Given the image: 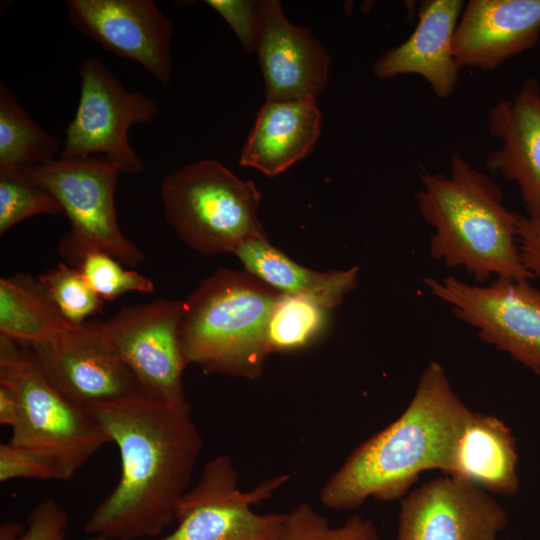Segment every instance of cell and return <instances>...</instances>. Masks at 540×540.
I'll use <instances>...</instances> for the list:
<instances>
[{
  "mask_svg": "<svg viewBox=\"0 0 540 540\" xmlns=\"http://www.w3.org/2000/svg\"><path fill=\"white\" fill-rule=\"evenodd\" d=\"M90 411L116 444L121 472L84 531L108 540L158 538L175 521L202 449L188 401L141 396Z\"/></svg>",
  "mask_w": 540,
  "mask_h": 540,
  "instance_id": "1",
  "label": "cell"
},
{
  "mask_svg": "<svg viewBox=\"0 0 540 540\" xmlns=\"http://www.w3.org/2000/svg\"><path fill=\"white\" fill-rule=\"evenodd\" d=\"M471 413L444 367L429 362L400 417L356 447L329 477L320 491L322 504L341 511L356 509L368 498L394 501L422 472L438 469L449 475Z\"/></svg>",
  "mask_w": 540,
  "mask_h": 540,
  "instance_id": "2",
  "label": "cell"
},
{
  "mask_svg": "<svg viewBox=\"0 0 540 540\" xmlns=\"http://www.w3.org/2000/svg\"><path fill=\"white\" fill-rule=\"evenodd\" d=\"M415 199L434 232L430 256L446 267L465 269L478 282L490 277L529 281L519 251L516 212L504 205L499 185L458 153L450 173L422 168Z\"/></svg>",
  "mask_w": 540,
  "mask_h": 540,
  "instance_id": "3",
  "label": "cell"
},
{
  "mask_svg": "<svg viewBox=\"0 0 540 540\" xmlns=\"http://www.w3.org/2000/svg\"><path fill=\"white\" fill-rule=\"evenodd\" d=\"M280 294L248 272L215 271L184 301L179 341L187 364L258 378L271 353L267 325Z\"/></svg>",
  "mask_w": 540,
  "mask_h": 540,
  "instance_id": "4",
  "label": "cell"
},
{
  "mask_svg": "<svg viewBox=\"0 0 540 540\" xmlns=\"http://www.w3.org/2000/svg\"><path fill=\"white\" fill-rule=\"evenodd\" d=\"M0 381L20 401V416L8 442L30 450L67 481L108 442L93 413L60 393L25 344L0 335Z\"/></svg>",
  "mask_w": 540,
  "mask_h": 540,
  "instance_id": "5",
  "label": "cell"
},
{
  "mask_svg": "<svg viewBox=\"0 0 540 540\" xmlns=\"http://www.w3.org/2000/svg\"><path fill=\"white\" fill-rule=\"evenodd\" d=\"M160 197L166 221L201 254L235 253L244 242L265 238L255 183L216 160H199L165 175Z\"/></svg>",
  "mask_w": 540,
  "mask_h": 540,
  "instance_id": "6",
  "label": "cell"
},
{
  "mask_svg": "<svg viewBox=\"0 0 540 540\" xmlns=\"http://www.w3.org/2000/svg\"><path fill=\"white\" fill-rule=\"evenodd\" d=\"M25 171L58 200L70 221L59 243L60 254L75 267L87 253H106L128 267H136L143 253L121 232L115 192L120 167L105 156L59 158Z\"/></svg>",
  "mask_w": 540,
  "mask_h": 540,
  "instance_id": "7",
  "label": "cell"
},
{
  "mask_svg": "<svg viewBox=\"0 0 540 540\" xmlns=\"http://www.w3.org/2000/svg\"><path fill=\"white\" fill-rule=\"evenodd\" d=\"M289 478L282 474L243 491L231 458L218 455L205 464L179 502L176 528L154 540H282L286 514H259L252 507Z\"/></svg>",
  "mask_w": 540,
  "mask_h": 540,
  "instance_id": "8",
  "label": "cell"
},
{
  "mask_svg": "<svg viewBox=\"0 0 540 540\" xmlns=\"http://www.w3.org/2000/svg\"><path fill=\"white\" fill-rule=\"evenodd\" d=\"M80 98L68 124L60 158L105 156L130 175L141 174L144 163L128 141L134 124L150 122L157 113L155 98L127 90L117 77L92 57L79 69Z\"/></svg>",
  "mask_w": 540,
  "mask_h": 540,
  "instance_id": "9",
  "label": "cell"
},
{
  "mask_svg": "<svg viewBox=\"0 0 540 540\" xmlns=\"http://www.w3.org/2000/svg\"><path fill=\"white\" fill-rule=\"evenodd\" d=\"M479 339L540 374V289L529 281L497 278L471 285L453 276L423 279Z\"/></svg>",
  "mask_w": 540,
  "mask_h": 540,
  "instance_id": "10",
  "label": "cell"
},
{
  "mask_svg": "<svg viewBox=\"0 0 540 540\" xmlns=\"http://www.w3.org/2000/svg\"><path fill=\"white\" fill-rule=\"evenodd\" d=\"M184 301L157 298L122 307L98 327L131 370L145 395L166 403L186 402L188 366L179 341Z\"/></svg>",
  "mask_w": 540,
  "mask_h": 540,
  "instance_id": "11",
  "label": "cell"
},
{
  "mask_svg": "<svg viewBox=\"0 0 540 540\" xmlns=\"http://www.w3.org/2000/svg\"><path fill=\"white\" fill-rule=\"evenodd\" d=\"M25 345L50 383L85 409L146 396L97 321L70 327L49 341Z\"/></svg>",
  "mask_w": 540,
  "mask_h": 540,
  "instance_id": "12",
  "label": "cell"
},
{
  "mask_svg": "<svg viewBox=\"0 0 540 540\" xmlns=\"http://www.w3.org/2000/svg\"><path fill=\"white\" fill-rule=\"evenodd\" d=\"M508 515L487 491L444 475L401 499L396 540H497Z\"/></svg>",
  "mask_w": 540,
  "mask_h": 540,
  "instance_id": "13",
  "label": "cell"
},
{
  "mask_svg": "<svg viewBox=\"0 0 540 540\" xmlns=\"http://www.w3.org/2000/svg\"><path fill=\"white\" fill-rule=\"evenodd\" d=\"M65 5L80 33L138 62L162 85L170 83L173 23L153 0H67Z\"/></svg>",
  "mask_w": 540,
  "mask_h": 540,
  "instance_id": "14",
  "label": "cell"
},
{
  "mask_svg": "<svg viewBox=\"0 0 540 540\" xmlns=\"http://www.w3.org/2000/svg\"><path fill=\"white\" fill-rule=\"evenodd\" d=\"M256 53L266 100L316 98L328 82L330 57L310 30L292 24L278 0H261Z\"/></svg>",
  "mask_w": 540,
  "mask_h": 540,
  "instance_id": "15",
  "label": "cell"
},
{
  "mask_svg": "<svg viewBox=\"0 0 540 540\" xmlns=\"http://www.w3.org/2000/svg\"><path fill=\"white\" fill-rule=\"evenodd\" d=\"M540 38V0H469L453 37L459 68L493 70Z\"/></svg>",
  "mask_w": 540,
  "mask_h": 540,
  "instance_id": "16",
  "label": "cell"
},
{
  "mask_svg": "<svg viewBox=\"0 0 540 540\" xmlns=\"http://www.w3.org/2000/svg\"><path fill=\"white\" fill-rule=\"evenodd\" d=\"M489 132L499 139L486 168L517 185L528 217L540 218V85L527 79L511 98L488 111Z\"/></svg>",
  "mask_w": 540,
  "mask_h": 540,
  "instance_id": "17",
  "label": "cell"
},
{
  "mask_svg": "<svg viewBox=\"0 0 540 540\" xmlns=\"http://www.w3.org/2000/svg\"><path fill=\"white\" fill-rule=\"evenodd\" d=\"M464 5L462 0L423 1L412 34L375 61L373 75L384 80L417 74L428 82L438 98L450 97L456 89L460 69L453 55V37Z\"/></svg>",
  "mask_w": 540,
  "mask_h": 540,
  "instance_id": "18",
  "label": "cell"
},
{
  "mask_svg": "<svg viewBox=\"0 0 540 540\" xmlns=\"http://www.w3.org/2000/svg\"><path fill=\"white\" fill-rule=\"evenodd\" d=\"M322 128L316 98L266 100L242 148L239 163L274 177L306 157Z\"/></svg>",
  "mask_w": 540,
  "mask_h": 540,
  "instance_id": "19",
  "label": "cell"
},
{
  "mask_svg": "<svg viewBox=\"0 0 540 540\" xmlns=\"http://www.w3.org/2000/svg\"><path fill=\"white\" fill-rule=\"evenodd\" d=\"M449 476L492 493L515 494L517 452L509 427L496 416L472 411L458 439Z\"/></svg>",
  "mask_w": 540,
  "mask_h": 540,
  "instance_id": "20",
  "label": "cell"
},
{
  "mask_svg": "<svg viewBox=\"0 0 540 540\" xmlns=\"http://www.w3.org/2000/svg\"><path fill=\"white\" fill-rule=\"evenodd\" d=\"M234 254L249 274L280 293L307 298L327 310L339 305L357 284L359 267L313 271L295 263L266 238L248 240Z\"/></svg>",
  "mask_w": 540,
  "mask_h": 540,
  "instance_id": "21",
  "label": "cell"
},
{
  "mask_svg": "<svg viewBox=\"0 0 540 540\" xmlns=\"http://www.w3.org/2000/svg\"><path fill=\"white\" fill-rule=\"evenodd\" d=\"M73 326L38 277L17 273L0 279V335L34 344L49 341Z\"/></svg>",
  "mask_w": 540,
  "mask_h": 540,
  "instance_id": "22",
  "label": "cell"
},
{
  "mask_svg": "<svg viewBox=\"0 0 540 540\" xmlns=\"http://www.w3.org/2000/svg\"><path fill=\"white\" fill-rule=\"evenodd\" d=\"M60 141L42 129L0 83V168L24 169L55 159Z\"/></svg>",
  "mask_w": 540,
  "mask_h": 540,
  "instance_id": "23",
  "label": "cell"
},
{
  "mask_svg": "<svg viewBox=\"0 0 540 540\" xmlns=\"http://www.w3.org/2000/svg\"><path fill=\"white\" fill-rule=\"evenodd\" d=\"M325 310L307 298L281 293L267 325L270 352L294 350L310 343L325 325Z\"/></svg>",
  "mask_w": 540,
  "mask_h": 540,
  "instance_id": "24",
  "label": "cell"
},
{
  "mask_svg": "<svg viewBox=\"0 0 540 540\" xmlns=\"http://www.w3.org/2000/svg\"><path fill=\"white\" fill-rule=\"evenodd\" d=\"M39 214H64L58 200L25 169L0 168V234Z\"/></svg>",
  "mask_w": 540,
  "mask_h": 540,
  "instance_id": "25",
  "label": "cell"
},
{
  "mask_svg": "<svg viewBox=\"0 0 540 540\" xmlns=\"http://www.w3.org/2000/svg\"><path fill=\"white\" fill-rule=\"evenodd\" d=\"M63 317L74 326L102 311L104 300L90 287L80 270L65 263L38 276Z\"/></svg>",
  "mask_w": 540,
  "mask_h": 540,
  "instance_id": "26",
  "label": "cell"
},
{
  "mask_svg": "<svg viewBox=\"0 0 540 540\" xmlns=\"http://www.w3.org/2000/svg\"><path fill=\"white\" fill-rule=\"evenodd\" d=\"M285 514L282 540H380L375 524L359 514L337 527L308 503H300Z\"/></svg>",
  "mask_w": 540,
  "mask_h": 540,
  "instance_id": "27",
  "label": "cell"
},
{
  "mask_svg": "<svg viewBox=\"0 0 540 540\" xmlns=\"http://www.w3.org/2000/svg\"><path fill=\"white\" fill-rule=\"evenodd\" d=\"M75 267L103 300L112 301L127 292L151 293L155 289L151 279L125 269L120 261L103 252L85 254Z\"/></svg>",
  "mask_w": 540,
  "mask_h": 540,
  "instance_id": "28",
  "label": "cell"
},
{
  "mask_svg": "<svg viewBox=\"0 0 540 540\" xmlns=\"http://www.w3.org/2000/svg\"><path fill=\"white\" fill-rule=\"evenodd\" d=\"M232 28L244 50L256 52L261 27V5L255 0H206Z\"/></svg>",
  "mask_w": 540,
  "mask_h": 540,
  "instance_id": "29",
  "label": "cell"
},
{
  "mask_svg": "<svg viewBox=\"0 0 540 540\" xmlns=\"http://www.w3.org/2000/svg\"><path fill=\"white\" fill-rule=\"evenodd\" d=\"M25 478L56 480L53 470L39 456L10 442L0 444V482Z\"/></svg>",
  "mask_w": 540,
  "mask_h": 540,
  "instance_id": "30",
  "label": "cell"
},
{
  "mask_svg": "<svg viewBox=\"0 0 540 540\" xmlns=\"http://www.w3.org/2000/svg\"><path fill=\"white\" fill-rule=\"evenodd\" d=\"M69 518L52 498L38 502L30 511L21 540H66Z\"/></svg>",
  "mask_w": 540,
  "mask_h": 540,
  "instance_id": "31",
  "label": "cell"
},
{
  "mask_svg": "<svg viewBox=\"0 0 540 540\" xmlns=\"http://www.w3.org/2000/svg\"><path fill=\"white\" fill-rule=\"evenodd\" d=\"M518 245L525 268L540 281V218L516 213Z\"/></svg>",
  "mask_w": 540,
  "mask_h": 540,
  "instance_id": "32",
  "label": "cell"
},
{
  "mask_svg": "<svg viewBox=\"0 0 540 540\" xmlns=\"http://www.w3.org/2000/svg\"><path fill=\"white\" fill-rule=\"evenodd\" d=\"M20 401L14 388L0 381V424L12 429L20 416Z\"/></svg>",
  "mask_w": 540,
  "mask_h": 540,
  "instance_id": "33",
  "label": "cell"
},
{
  "mask_svg": "<svg viewBox=\"0 0 540 540\" xmlns=\"http://www.w3.org/2000/svg\"><path fill=\"white\" fill-rule=\"evenodd\" d=\"M25 525L15 521H6L0 527V540H21Z\"/></svg>",
  "mask_w": 540,
  "mask_h": 540,
  "instance_id": "34",
  "label": "cell"
},
{
  "mask_svg": "<svg viewBox=\"0 0 540 540\" xmlns=\"http://www.w3.org/2000/svg\"><path fill=\"white\" fill-rule=\"evenodd\" d=\"M87 540H108V539H104V538H99V537H91Z\"/></svg>",
  "mask_w": 540,
  "mask_h": 540,
  "instance_id": "35",
  "label": "cell"
}]
</instances>
